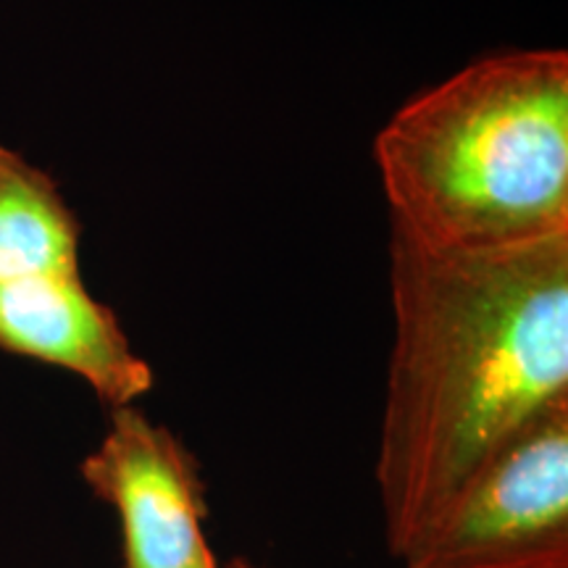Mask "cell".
<instances>
[{"label": "cell", "instance_id": "obj_1", "mask_svg": "<svg viewBox=\"0 0 568 568\" xmlns=\"http://www.w3.org/2000/svg\"><path fill=\"white\" fill-rule=\"evenodd\" d=\"M379 481L395 558L503 447L568 406V234L450 251L389 234Z\"/></svg>", "mask_w": 568, "mask_h": 568}, {"label": "cell", "instance_id": "obj_7", "mask_svg": "<svg viewBox=\"0 0 568 568\" xmlns=\"http://www.w3.org/2000/svg\"><path fill=\"white\" fill-rule=\"evenodd\" d=\"M232 568H261V566H253L251 560H234Z\"/></svg>", "mask_w": 568, "mask_h": 568}, {"label": "cell", "instance_id": "obj_6", "mask_svg": "<svg viewBox=\"0 0 568 568\" xmlns=\"http://www.w3.org/2000/svg\"><path fill=\"white\" fill-rule=\"evenodd\" d=\"M80 234L59 182L0 142V282L77 272Z\"/></svg>", "mask_w": 568, "mask_h": 568}, {"label": "cell", "instance_id": "obj_4", "mask_svg": "<svg viewBox=\"0 0 568 568\" xmlns=\"http://www.w3.org/2000/svg\"><path fill=\"white\" fill-rule=\"evenodd\" d=\"M111 410L109 432L84 458L82 477L116 510L124 568H219L205 539L195 458L138 406Z\"/></svg>", "mask_w": 568, "mask_h": 568}, {"label": "cell", "instance_id": "obj_3", "mask_svg": "<svg viewBox=\"0 0 568 568\" xmlns=\"http://www.w3.org/2000/svg\"><path fill=\"white\" fill-rule=\"evenodd\" d=\"M400 560L406 568H568V406L503 447Z\"/></svg>", "mask_w": 568, "mask_h": 568}, {"label": "cell", "instance_id": "obj_2", "mask_svg": "<svg viewBox=\"0 0 568 568\" xmlns=\"http://www.w3.org/2000/svg\"><path fill=\"white\" fill-rule=\"evenodd\" d=\"M395 230L450 251L568 234V55L468 63L408 101L374 142Z\"/></svg>", "mask_w": 568, "mask_h": 568}, {"label": "cell", "instance_id": "obj_5", "mask_svg": "<svg viewBox=\"0 0 568 568\" xmlns=\"http://www.w3.org/2000/svg\"><path fill=\"white\" fill-rule=\"evenodd\" d=\"M0 351L80 376L111 408L134 406L155 382L116 314L84 287L80 268L0 282Z\"/></svg>", "mask_w": 568, "mask_h": 568}]
</instances>
